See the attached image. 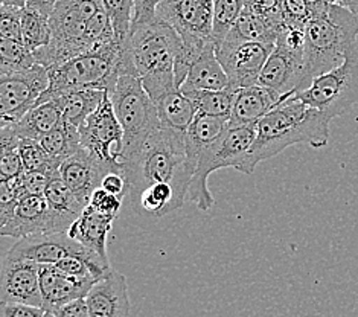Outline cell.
<instances>
[{
  "instance_id": "cell-31",
  "label": "cell",
  "mask_w": 358,
  "mask_h": 317,
  "mask_svg": "<svg viewBox=\"0 0 358 317\" xmlns=\"http://www.w3.org/2000/svg\"><path fill=\"white\" fill-rule=\"evenodd\" d=\"M24 171L20 156V136L14 127L0 128V180L14 178Z\"/></svg>"
},
{
  "instance_id": "cell-12",
  "label": "cell",
  "mask_w": 358,
  "mask_h": 317,
  "mask_svg": "<svg viewBox=\"0 0 358 317\" xmlns=\"http://www.w3.org/2000/svg\"><path fill=\"white\" fill-rule=\"evenodd\" d=\"M49 87V71L36 64L31 69L0 75V128L11 127L38 106Z\"/></svg>"
},
{
  "instance_id": "cell-7",
  "label": "cell",
  "mask_w": 358,
  "mask_h": 317,
  "mask_svg": "<svg viewBox=\"0 0 358 317\" xmlns=\"http://www.w3.org/2000/svg\"><path fill=\"white\" fill-rule=\"evenodd\" d=\"M258 122L234 125L230 124L227 130L220 138L208 145L197 159L194 176L191 178L187 202L197 204L200 211H209L214 206V195L208 188L209 176L221 168H238L247 151L257 138Z\"/></svg>"
},
{
  "instance_id": "cell-51",
  "label": "cell",
  "mask_w": 358,
  "mask_h": 317,
  "mask_svg": "<svg viewBox=\"0 0 358 317\" xmlns=\"http://www.w3.org/2000/svg\"><path fill=\"white\" fill-rule=\"evenodd\" d=\"M308 2H310L311 10H314V8H317V6L323 5L325 2H328V0H308Z\"/></svg>"
},
{
  "instance_id": "cell-3",
  "label": "cell",
  "mask_w": 358,
  "mask_h": 317,
  "mask_svg": "<svg viewBox=\"0 0 358 317\" xmlns=\"http://www.w3.org/2000/svg\"><path fill=\"white\" fill-rule=\"evenodd\" d=\"M124 173L130 182L133 200L152 185L168 183L186 203L194 176L186 151V133L160 125L125 159Z\"/></svg>"
},
{
  "instance_id": "cell-15",
  "label": "cell",
  "mask_w": 358,
  "mask_h": 317,
  "mask_svg": "<svg viewBox=\"0 0 358 317\" xmlns=\"http://www.w3.org/2000/svg\"><path fill=\"white\" fill-rule=\"evenodd\" d=\"M69 226L49 208L45 195H23L15 206L13 217L3 226V237L24 238L31 235L67 232Z\"/></svg>"
},
{
  "instance_id": "cell-41",
  "label": "cell",
  "mask_w": 358,
  "mask_h": 317,
  "mask_svg": "<svg viewBox=\"0 0 358 317\" xmlns=\"http://www.w3.org/2000/svg\"><path fill=\"white\" fill-rule=\"evenodd\" d=\"M122 200L124 199H121V197L110 194L99 186L98 190L93 191L90 200H89V204L95 208L96 211L106 213V216L116 218L119 211H121V208H122Z\"/></svg>"
},
{
  "instance_id": "cell-26",
  "label": "cell",
  "mask_w": 358,
  "mask_h": 317,
  "mask_svg": "<svg viewBox=\"0 0 358 317\" xmlns=\"http://www.w3.org/2000/svg\"><path fill=\"white\" fill-rule=\"evenodd\" d=\"M63 121V111L54 99L31 108L19 122L14 124V130L20 138L40 141Z\"/></svg>"
},
{
  "instance_id": "cell-30",
  "label": "cell",
  "mask_w": 358,
  "mask_h": 317,
  "mask_svg": "<svg viewBox=\"0 0 358 317\" xmlns=\"http://www.w3.org/2000/svg\"><path fill=\"white\" fill-rule=\"evenodd\" d=\"M38 142L48 151L49 156H52L59 162H64L81 148L80 128L62 121L52 132L48 133Z\"/></svg>"
},
{
  "instance_id": "cell-33",
  "label": "cell",
  "mask_w": 358,
  "mask_h": 317,
  "mask_svg": "<svg viewBox=\"0 0 358 317\" xmlns=\"http://www.w3.org/2000/svg\"><path fill=\"white\" fill-rule=\"evenodd\" d=\"M185 95L194 101L199 113L230 118L235 97L234 89L227 87L224 90H195L185 93Z\"/></svg>"
},
{
  "instance_id": "cell-32",
  "label": "cell",
  "mask_w": 358,
  "mask_h": 317,
  "mask_svg": "<svg viewBox=\"0 0 358 317\" xmlns=\"http://www.w3.org/2000/svg\"><path fill=\"white\" fill-rule=\"evenodd\" d=\"M36 64V55L23 41L0 38V75L27 71Z\"/></svg>"
},
{
  "instance_id": "cell-43",
  "label": "cell",
  "mask_w": 358,
  "mask_h": 317,
  "mask_svg": "<svg viewBox=\"0 0 358 317\" xmlns=\"http://www.w3.org/2000/svg\"><path fill=\"white\" fill-rule=\"evenodd\" d=\"M101 188L110 194L121 197V199L130 194V182L122 169H115L107 173L104 178H102Z\"/></svg>"
},
{
  "instance_id": "cell-35",
  "label": "cell",
  "mask_w": 358,
  "mask_h": 317,
  "mask_svg": "<svg viewBox=\"0 0 358 317\" xmlns=\"http://www.w3.org/2000/svg\"><path fill=\"white\" fill-rule=\"evenodd\" d=\"M22 41L32 52L50 41L49 19L29 8L22 10Z\"/></svg>"
},
{
  "instance_id": "cell-14",
  "label": "cell",
  "mask_w": 358,
  "mask_h": 317,
  "mask_svg": "<svg viewBox=\"0 0 358 317\" xmlns=\"http://www.w3.org/2000/svg\"><path fill=\"white\" fill-rule=\"evenodd\" d=\"M157 17L180 34L185 45L204 46L214 41V0H164Z\"/></svg>"
},
{
  "instance_id": "cell-4",
  "label": "cell",
  "mask_w": 358,
  "mask_h": 317,
  "mask_svg": "<svg viewBox=\"0 0 358 317\" xmlns=\"http://www.w3.org/2000/svg\"><path fill=\"white\" fill-rule=\"evenodd\" d=\"M358 38V17L340 3L325 2L311 10L305 27L303 59L313 80L343 63L348 49Z\"/></svg>"
},
{
  "instance_id": "cell-37",
  "label": "cell",
  "mask_w": 358,
  "mask_h": 317,
  "mask_svg": "<svg viewBox=\"0 0 358 317\" xmlns=\"http://www.w3.org/2000/svg\"><path fill=\"white\" fill-rule=\"evenodd\" d=\"M102 2H104L108 19L112 22L115 38L122 45L131 29L134 0H102Z\"/></svg>"
},
{
  "instance_id": "cell-36",
  "label": "cell",
  "mask_w": 358,
  "mask_h": 317,
  "mask_svg": "<svg viewBox=\"0 0 358 317\" xmlns=\"http://www.w3.org/2000/svg\"><path fill=\"white\" fill-rule=\"evenodd\" d=\"M245 6V0H214V28L212 40L218 46L229 36Z\"/></svg>"
},
{
  "instance_id": "cell-45",
  "label": "cell",
  "mask_w": 358,
  "mask_h": 317,
  "mask_svg": "<svg viewBox=\"0 0 358 317\" xmlns=\"http://www.w3.org/2000/svg\"><path fill=\"white\" fill-rule=\"evenodd\" d=\"M57 269L62 270L64 275L67 276H76V278H95L93 272L90 269V265L78 258V256H66L62 261H58ZM96 279V278H95Z\"/></svg>"
},
{
  "instance_id": "cell-17",
  "label": "cell",
  "mask_w": 358,
  "mask_h": 317,
  "mask_svg": "<svg viewBox=\"0 0 358 317\" xmlns=\"http://www.w3.org/2000/svg\"><path fill=\"white\" fill-rule=\"evenodd\" d=\"M0 299L3 304L43 307L40 290V264L6 255L0 276Z\"/></svg>"
},
{
  "instance_id": "cell-44",
  "label": "cell",
  "mask_w": 358,
  "mask_h": 317,
  "mask_svg": "<svg viewBox=\"0 0 358 317\" xmlns=\"http://www.w3.org/2000/svg\"><path fill=\"white\" fill-rule=\"evenodd\" d=\"M162 2H164V0H134L131 28L156 20L157 8Z\"/></svg>"
},
{
  "instance_id": "cell-48",
  "label": "cell",
  "mask_w": 358,
  "mask_h": 317,
  "mask_svg": "<svg viewBox=\"0 0 358 317\" xmlns=\"http://www.w3.org/2000/svg\"><path fill=\"white\" fill-rule=\"evenodd\" d=\"M57 2L58 0H27V8H29L32 11H37L49 19Z\"/></svg>"
},
{
  "instance_id": "cell-16",
  "label": "cell",
  "mask_w": 358,
  "mask_h": 317,
  "mask_svg": "<svg viewBox=\"0 0 358 317\" xmlns=\"http://www.w3.org/2000/svg\"><path fill=\"white\" fill-rule=\"evenodd\" d=\"M258 84L292 98L308 89L311 80L305 67L302 50H292L276 43L261 72Z\"/></svg>"
},
{
  "instance_id": "cell-49",
  "label": "cell",
  "mask_w": 358,
  "mask_h": 317,
  "mask_svg": "<svg viewBox=\"0 0 358 317\" xmlns=\"http://www.w3.org/2000/svg\"><path fill=\"white\" fill-rule=\"evenodd\" d=\"M338 3L358 15V0H338Z\"/></svg>"
},
{
  "instance_id": "cell-29",
  "label": "cell",
  "mask_w": 358,
  "mask_h": 317,
  "mask_svg": "<svg viewBox=\"0 0 358 317\" xmlns=\"http://www.w3.org/2000/svg\"><path fill=\"white\" fill-rule=\"evenodd\" d=\"M46 202L54 213L62 218L67 226H72V223L81 216L84 211V204L80 202L78 197L73 194L69 186L64 183L62 176H54L46 188Z\"/></svg>"
},
{
  "instance_id": "cell-10",
  "label": "cell",
  "mask_w": 358,
  "mask_h": 317,
  "mask_svg": "<svg viewBox=\"0 0 358 317\" xmlns=\"http://www.w3.org/2000/svg\"><path fill=\"white\" fill-rule=\"evenodd\" d=\"M6 255L14 258L31 260L37 264H57L66 256H78L86 261L96 279L106 276L112 270L108 261L90 251L89 247L81 244L78 239L72 238L67 232L43 234L20 238Z\"/></svg>"
},
{
  "instance_id": "cell-18",
  "label": "cell",
  "mask_w": 358,
  "mask_h": 317,
  "mask_svg": "<svg viewBox=\"0 0 358 317\" xmlns=\"http://www.w3.org/2000/svg\"><path fill=\"white\" fill-rule=\"evenodd\" d=\"M115 169L117 168L104 164L86 148L81 147L63 162L62 167H59V176L73 191V194L78 197L84 206H87L93 191L101 186L102 178L110 171Z\"/></svg>"
},
{
  "instance_id": "cell-50",
  "label": "cell",
  "mask_w": 358,
  "mask_h": 317,
  "mask_svg": "<svg viewBox=\"0 0 358 317\" xmlns=\"http://www.w3.org/2000/svg\"><path fill=\"white\" fill-rule=\"evenodd\" d=\"M2 5L14 6V8H19V10H23V8H27V0H2Z\"/></svg>"
},
{
  "instance_id": "cell-5",
  "label": "cell",
  "mask_w": 358,
  "mask_h": 317,
  "mask_svg": "<svg viewBox=\"0 0 358 317\" xmlns=\"http://www.w3.org/2000/svg\"><path fill=\"white\" fill-rule=\"evenodd\" d=\"M101 10H104L102 0H58L49 17L50 41L34 50L37 63L52 69L108 43L89 27V20Z\"/></svg>"
},
{
  "instance_id": "cell-47",
  "label": "cell",
  "mask_w": 358,
  "mask_h": 317,
  "mask_svg": "<svg viewBox=\"0 0 358 317\" xmlns=\"http://www.w3.org/2000/svg\"><path fill=\"white\" fill-rule=\"evenodd\" d=\"M52 313L55 317H90L86 297L75 299L72 302H67L62 307L55 308Z\"/></svg>"
},
{
  "instance_id": "cell-34",
  "label": "cell",
  "mask_w": 358,
  "mask_h": 317,
  "mask_svg": "<svg viewBox=\"0 0 358 317\" xmlns=\"http://www.w3.org/2000/svg\"><path fill=\"white\" fill-rule=\"evenodd\" d=\"M20 156L24 171H40L50 177L59 174V167L63 162L49 156L38 141L20 138Z\"/></svg>"
},
{
  "instance_id": "cell-1",
  "label": "cell",
  "mask_w": 358,
  "mask_h": 317,
  "mask_svg": "<svg viewBox=\"0 0 358 317\" xmlns=\"http://www.w3.org/2000/svg\"><path fill=\"white\" fill-rule=\"evenodd\" d=\"M323 111L292 97L258 122L257 138L236 171L252 174L261 162L273 159L296 143L323 148L329 142V122Z\"/></svg>"
},
{
  "instance_id": "cell-28",
  "label": "cell",
  "mask_w": 358,
  "mask_h": 317,
  "mask_svg": "<svg viewBox=\"0 0 358 317\" xmlns=\"http://www.w3.org/2000/svg\"><path fill=\"white\" fill-rule=\"evenodd\" d=\"M285 24L271 22L266 17L253 13L250 8L244 6V10L236 20L235 27L229 32L227 37L244 41H259L267 43V45H276L280 31L284 29Z\"/></svg>"
},
{
  "instance_id": "cell-40",
  "label": "cell",
  "mask_w": 358,
  "mask_h": 317,
  "mask_svg": "<svg viewBox=\"0 0 358 317\" xmlns=\"http://www.w3.org/2000/svg\"><path fill=\"white\" fill-rule=\"evenodd\" d=\"M50 178L52 177L40 171H23L17 177V182L23 195H45Z\"/></svg>"
},
{
  "instance_id": "cell-52",
  "label": "cell",
  "mask_w": 358,
  "mask_h": 317,
  "mask_svg": "<svg viewBox=\"0 0 358 317\" xmlns=\"http://www.w3.org/2000/svg\"><path fill=\"white\" fill-rule=\"evenodd\" d=\"M45 317H55V316H54V313H52V311H46Z\"/></svg>"
},
{
  "instance_id": "cell-39",
  "label": "cell",
  "mask_w": 358,
  "mask_h": 317,
  "mask_svg": "<svg viewBox=\"0 0 358 317\" xmlns=\"http://www.w3.org/2000/svg\"><path fill=\"white\" fill-rule=\"evenodd\" d=\"M0 38L22 41V10L14 6H0Z\"/></svg>"
},
{
  "instance_id": "cell-13",
  "label": "cell",
  "mask_w": 358,
  "mask_h": 317,
  "mask_svg": "<svg viewBox=\"0 0 358 317\" xmlns=\"http://www.w3.org/2000/svg\"><path fill=\"white\" fill-rule=\"evenodd\" d=\"M275 45L226 37L215 52L229 76V87L238 90L258 84Z\"/></svg>"
},
{
  "instance_id": "cell-42",
  "label": "cell",
  "mask_w": 358,
  "mask_h": 317,
  "mask_svg": "<svg viewBox=\"0 0 358 317\" xmlns=\"http://www.w3.org/2000/svg\"><path fill=\"white\" fill-rule=\"evenodd\" d=\"M245 6L271 22L285 24L280 0H245Z\"/></svg>"
},
{
  "instance_id": "cell-11",
  "label": "cell",
  "mask_w": 358,
  "mask_h": 317,
  "mask_svg": "<svg viewBox=\"0 0 358 317\" xmlns=\"http://www.w3.org/2000/svg\"><path fill=\"white\" fill-rule=\"evenodd\" d=\"M81 147L104 164L124 169V130L106 93L101 106L80 125Z\"/></svg>"
},
{
  "instance_id": "cell-46",
  "label": "cell",
  "mask_w": 358,
  "mask_h": 317,
  "mask_svg": "<svg viewBox=\"0 0 358 317\" xmlns=\"http://www.w3.org/2000/svg\"><path fill=\"white\" fill-rule=\"evenodd\" d=\"M43 307H34L27 304H3L2 317H45Z\"/></svg>"
},
{
  "instance_id": "cell-21",
  "label": "cell",
  "mask_w": 358,
  "mask_h": 317,
  "mask_svg": "<svg viewBox=\"0 0 358 317\" xmlns=\"http://www.w3.org/2000/svg\"><path fill=\"white\" fill-rule=\"evenodd\" d=\"M287 99L289 98L262 84L238 89L235 90L234 106L230 111V124L244 125L259 122L264 116Z\"/></svg>"
},
{
  "instance_id": "cell-6",
  "label": "cell",
  "mask_w": 358,
  "mask_h": 317,
  "mask_svg": "<svg viewBox=\"0 0 358 317\" xmlns=\"http://www.w3.org/2000/svg\"><path fill=\"white\" fill-rule=\"evenodd\" d=\"M121 43L112 40L89 52L49 71V87L38 99L43 104L62 93L73 89H99L112 92L121 67Z\"/></svg>"
},
{
  "instance_id": "cell-19",
  "label": "cell",
  "mask_w": 358,
  "mask_h": 317,
  "mask_svg": "<svg viewBox=\"0 0 358 317\" xmlns=\"http://www.w3.org/2000/svg\"><path fill=\"white\" fill-rule=\"evenodd\" d=\"M86 302L90 317H130L131 302L125 276L112 269L92 286Z\"/></svg>"
},
{
  "instance_id": "cell-2",
  "label": "cell",
  "mask_w": 358,
  "mask_h": 317,
  "mask_svg": "<svg viewBox=\"0 0 358 317\" xmlns=\"http://www.w3.org/2000/svg\"><path fill=\"white\" fill-rule=\"evenodd\" d=\"M183 38L171 24L156 17L147 24L130 29L121 48V75L139 76L152 101H159L177 87L176 58Z\"/></svg>"
},
{
  "instance_id": "cell-22",
  "label": "cell",
  "mask_w": 358,
  "mask_h": 317,
  "mask_svg": "<svg viewBox=\"0 0 358 317\" xmlns=\"http://www.w3.org/2000/svg\"><path fill=\"white\" fill-rule=\"evenodd\" d=\"M227 87L229 76L217 57L214 41H210L192 63L180 90L189 93L195 90H224Z\"/></svg>"
},
{
  "instance_id": "cell-23",
  "label": "cell",
  "mask_w": 358,
  "mask_h": 317,
  "mask_svg": "<svg viewBox=\"0 0 358 317\" xmlns=\"http://www.w3.org/2000/svg\"><path fill=\"white\" fill-rule=\"evenodd\" d=\"M113 217L106 216L87 204L81 216L76 218L67 230L72 238L78 239L81 244L96 252L102 260L108 261L107 256V238L113 227ZM110 262V261H108Z\"/></svg>"
},
{
  "instance_id": "cell-27",
  "label": "cell",
  "mask_w": 358,
  "mask_h": 317,
  "mask_svg": "<svg viewBox=\"0 0 358 317\" xmlns=\"http://www.w3.org/2000/svg\"><path fill=\"white\" fill-rule=\"evenodd\" d=\"M156 106L162 125L174 128V130L182 133L187 132L195 116L199 115V110L195 107L194 101L185 95L180 89L166 93L165 97L156 101Z\"/></svg>"
},
{
  "instance_id": "cell-38",
  "label": "cell",
  "mask_w": 358,
  "mask_h": 317,
  "mask_svg": "<svg viewBox=\"0 0 358 317\" xmlns=\"http://www.w3.org/2000/svg\"><path fill=\"white\" fill-rule=\"evenodd\" d=\"M284 22L287 27L305 31L306 23L311 17V6L308 0H280Z\"/></svg>"
},
{
  "instance_id": "cell-24",
  "label": "cell",
  "mask_w": 358,
  "mask_h": 317,
  "mask_svg": "<svg viewBox=\"0 0 358 317\" xmlns=\"http://www.w3.org/2000/svg\"><path fill=\"white\" fill-rule=\"evenodd\" d=\"M230 125V118L223 116H212V115H203L199 113L195 116L192 124L189 125L186 132V151L187 159L192 169L195 171L197 165V159L200 153L215 142L221 134H223L227 127Z\"/></svg>"
},
{
  "instance_id": "cell-9",
  "label": "cell",
  "mask_w": 358,
  "mask_h": 317,
  "mask_svg": "<svg viewBox=\"0 0 358 317\" xmlns=\"http://www.w3.org/2000/svg\"><path fill=\"white\" fill-rule=\"evenodd\" d=\"M305 104L334 119L358 104V38L348 49L343 63L314 78L308 89L294 95Z\"/></svg>"
},
{
  "instance_id": "cell-8",
  "label": "cell",
  "mask_w": 358,
  "mask_h": 317,
  "mask_svg": "<svg viewBox=\"0 0 358 317\" xmlns=\"http://www.w3.org/2000/svg\"><path fill=\"white\" fill-rule=\"evenodd\" d=\"M108 95L124 130L125 162L162 125L157 106L145 90L139 76L134 75H119L113 90Z\"/></svg>"
},
{
  "instance_id": "cell-25",
  "label": "cell",
  "mask_w": 358,
  "mask_h": 317,
  "mask_svg": "<svg viewBox=\"0 0 358 317\" xmlns=\"http://www.w3.org/2000/svg\"><path fill=\"white\" fill-rule=\"evenodd\" d=\"M106 90L73 89L54 98L63 111V121L78 127L95 111L106 97Z\"/></svg>"
},
{
  "instance_id": "cell-20",
  "label": "cell",
  "mask_w": 358,
  "mask_h": 317,
  "mask_svg": "<svg viewBox=\"0 0 358 317\" xmlns=\"http://www.w3.org/2000/svg\"><path fill=\"white\" fill-rule=\"evenodd\" d=\"M95 278L67 276L54 264H40V290L43 297V308L52 311L75 299L86 297Z\"/></svg>"
}]
</instances>
